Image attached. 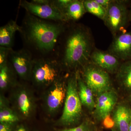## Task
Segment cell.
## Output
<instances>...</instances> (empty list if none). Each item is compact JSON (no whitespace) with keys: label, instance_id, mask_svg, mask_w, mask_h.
Here are the masks:
<instances>
[{"label":"cell","instance_id":"cell-1","mask_svg":"<svg viewBox=\"0 0 131 131\" xmlns=\"http://www.w3.org/2000/svg\"><path fill=\"white\" fill-rule=\"evenodd\" d=\"M67 23L43 19L26 12L20 32L24 48L34 58L56 57L59 39Z\"/></svg>","mask_w":131,"mask_h":131},{"label":"cell","instance_id":"cell-2","mask_svg":"<svg viewBox=\"0 0 131 131\" xmlns=\"http://www.w3.org/2000/svg\"><path fill=\"white\" fill-rule=\"evenodd\" d=\"M94 42L89 28L81 24L67 23L59 39L56 58L63 70H79L90 61Z\"/></svg>","mask_w":131,"mask_h":131},{"label":"cell","instance_id":"cell-3","mask_svg":"<svg viewBox=\"0 0 131 131\" xmlns=\"http://www.w3.org/2000/svg\"><path fill=\"white\" fill-rule=\"evenodd\" d=\"M77 71L71 72L67 76V93L63 110L61 117L56 121V125L68 127L81 122L82 105L78 94Z\"/></svg>","mask_w":131,"mask_h":131},{"label":"cell","instance_id":"cell-4","mask_svg":"<svg viewBox=\"0 0 131 131\" xmlns=\"http://www.w3.org/2000/svg\"><path fill=\"white\" fill-rule=\"evenodd\" d=\"M63 70L55 57L34 58L30 81L35 86L47 88L61 76Z\"/></svg>","mask_w":131,"mask_h":131},{"label":"cell","instance_id":"cell-5","mask_svg":"<svg viewBox=\"0 0 131 131\" xmlns=\"http://www.w3.org/2000/svg\"><path fill=\"white\" fill-rule=\"evenodd\" d=\"M8 99L11 107L21 120L29 119L35 114L37 108L35 96L25 84L19 82L11 89Z\"/></svg>","mask_w":131,"mask_h":131},{"label":"cell","instance_id":"cell-6","mask_svg":"<svg viewBox=\"0 0 131 131\" xmlns=\"http://www.w3.org/2000/svg\"><path fill=\"white\" fill-rule=\"evenodd\" d=\"M130 1L112 0L106 9L103 21L113 37L125 32V28L130 21L127 5Z\"/></svg>","mask_w":131,"mask_h":131},{"label":"cell","instance_id":"cell-7","mask_svg":"<svg viewBox=\"0 0 131 131\" xmlns=\"http://www.w3.org/2000/svg\"><path fill=\"white\" fill-rule=\"evenodd\" d=\"M84 82L96 96L113 89L109 74L90 61L79 70Z\"/></svg>","mask_w":131,"mask_h":131},{"label":"cell","instance_id":"cell-8","mask_svg":"<svg viewBox=\"0 0 131 131\" xmlns=\"http://www.w3.org/2000/svg\"><path fill=\"white\" fill-rule=\"evenodd\" d=\"M67 76L62 74L47 88L42 96V106L50 117L57 114L64 104L67 93Z\"/></svg>","mask_w":131,"mask_h":131},{"label":"cell","instance_id":"cell-9","mask_svg":"<svg viewBox=\"0 0 131 131\" xmlns=\"http://www.w3.org/2000/svg\"><path fill=\"white\" fill-rule=\"evenodd\" d=\"M19 6L27 13L39 18L66 22L62 14L52 5L51 0H20Z\"/></svg>","mask_w":131,"mask_h":131},{"label":"cell","instance_id":"cell-10","mask_svg":"<svg viewBox=\"0 0 131 131\" xmlns=\"http://www.w3.org/2000/svg\"><path fill=\"white\" fill-rule=\"evenodd\" d=\"M34 59L31 52L28 49L24 48L14 50L12 49L8 61L19 78L24 81H30Z\"/></svg>","mask_w":131,"mask_h":131},{"label":"cell","instance_id":"cell-11","mask_svg":"<svg viewBox=\"0 0 131 131\" xmlns=\"http://www.w3.org/2000/svg\"><path fill=\"white\" fill-rule=\"evenodd\" d=\"M118 100V94L113 89L97 96L93 110V115L95 120L102 122L105 117L112 114Z\"/></svg>","mask_w":131,"mask_h":131},{"label":"cell","instance_id":"cell-12","mask_svg":"<svg viewBox=\"0 0 131 131\" xmlns=\"http://www.w3.org/2000/svg\"><path fill=\"white\" fill-rule=\"evenodd\" d=\"M108 51L121 61L131 60V31L121 33L114 37Z\"/></svg>","mask_w":131,"mask_h":131},{"label":"cell","instance_id":"cell-13","mask_svg":"<svg viewBox=\"0 0 131 131\" xmlns=\"http://www.w3.org/2000/svg\"><path fill=\"white\" fill-rule=\"evenodd\" d=\"M90 61L109 74H116L121 64L119 59L108 51L95 48L91 53Z\"/></svg>","mask_w":131,"mask_h":131},{"label":"cell","instance_id":"cell-14","mask_svg":"<svg viewBox=\"0 0 131 131\" xmlns=\"http://www.w3.org/2000/svg\"><path fill=\"white\" fill-rule=\"evenodd\" d=\"M115 131H129L131 121V109L126 103L117 104L112 113Z\"/></svg>","mask_w":131,"mask_h":131},{"label":"cell","instance_id":"cell-15","mask_svg":"<svg viewBox=\"0 0 131 131\" xmlns=\"http://www.w3.org/2000/svg\"><path fill=\"white\" fill-rule=\"evenodd\" d=\"M18 75L12 64L7 62L0 66V90L1 93L12 89L19 83Z\"/></svg>","mask_w":131,"mask_h":131},{"label":"cell","instance_id":"cell-16","mask_svg":"<svg viewBox=\"0 0 131 131\" xmlns=\"http://www.w3.org/2000/svg\"><path fill=\"white\" fill-rule=\"evenodd\" d=\"M21 26L15 20H11L0 27V46L12 48L14 43L15 35L16 32H20Z\"/></svg>","mask_w":131,"mask_h":131},{"label":"cell","instance_id":"cell-17","mask_svg":"<svg viewBox=\"0 0 131 131\" xmlns=\"http://www.w3.org/2000/svg\"><path fill=\"white\" fill-rule=\"evenodd\" d=\"M77 84L78 94L82 105L90 110H93L95 105L94 95L83 80L79 70L77 71Z\"/></svg>","mask_w":131,"mask_h":131},{"label":"cell","instance_id":"cell-18","mask_svg":"<svg viewBox=\"0 0 131 131\" xmlns=\"http://www.w3.org/2000/svg\"><path fill=\"white\" fill-rule=\"evenodd\" d=\"M86 13L83 1L73 0L64 13V21L66 23L77 21Z\"/></svg>","mask_w":131,"mask_h":131},{"label":"cell","instance_id":"cell-19","mask_svg":"<svg viewBox=\"0 0 131 131\" xmlns=\"http://www.w3.org/2000/svg\"><path fill=\"white\" fill-rule=\"evenodd\" d=\"M116 74V79L121 87L131 91V60L121 63Z\"/></svg>","mask_w":131,"mask_h":131},{"label":"cell","instance_id":"cell-20","mask_svg":"<svg viewBox=\"0 0 131 131\" xmlns=\"http://www.w3.org/2000/svg\"><path fill=\"white\" fill-rule=\"evenodd\" d=\"M22 120L10 105L0 107V123L16 125Z\"/></svg>","mask_w":131,"mask_h":131},{"label":"cell","instance_id":"cell-21","mask_svg":"<svg viewBox=\"0 0 131 131\" xmlns=\"http://www.w3.org/2000/svg\"><path fill=\"white\" fill-rule=\"evenodd\" d=\"M83 1L87 13L93 15L103 20L106 15V9L102 7L95 0H83Z\"/></svg>","mask_w":131,"mask_h":131},{"label":"cell","instance_id":"cell-22","mask_svg":"<svg viewBox=\"0 0 131 131\" xmlns=\"http://www.w3.org/2000/svg\"><path fill=\"white\" fill-rule=\"evenodd\" d=\"M98 129L94 122L89 118H86L77 126L65 127L57 131H97Z\"/></svg>","mask_w":131,"mask_h":131},{"label":"cell","instance_id":"cell-23","mask_svg":"<svg viewBox=\"0 0 131 131\" xmlns=\"http://www.w3.org/2000/svg\"><path fill=\"white\" fill-rule=\"evenodd\" d=\"M73 0H51V4L62 14Z\"/></svg>","mask_w":131,"mask_h":131},{"label":"cell","instance_id":"cell-24","mask_svg":"<svg viewBox=\"0 0 131 131\" xmlns=\"http://www.w3.org/2000/svg\"><path fill=\"white\" fill-rule=\"evenodd\" d=\"M12 49L0 46V66L6 64L8 62L9 52Z\"/></svg>","mask_w":131,"mask_h":131},{"label":"cell","instance_id":"cell-25","mask_svg":"<svg viewBox=\"0 0 131 131\" xmlns=\"http://www.w3.org/2000/svg\"><path fill=\"white\" fill-rule=\"evenodd\" d=\"M102 126L104 128L107 129H114L115 123L112 114L107 115L102 121Z\"/></svg>","mask_w":131,"mask_h":131},{"label":"cell","instance_id":"cell-26","mask_svg":"<svg viewBox=\"0 0 131 131\" xmlns=\"http://www.w3.org/2000/svg\"><path fill=\"white\" fill-rule=\"evenodd\" d=\"M16 125L0 123V131H13Z\"/></svg>","mask_w":131,"mask_h":131},{"label":"cell","instance_id":"cell-27","mask_svg":"<svg viewBox=\"0 0 131 131\" xmlns=\"http://www.w3.org/2000/svg\"><path fill=\"white\" fill-rule=\"evenodd\" d=\"M102 7L107 9L112 0H95Z\"/></svg>","mask_w":131,"mask_h":131},{"label":"cell","instance_id":"cell-28","mask_svg":"<svg viewBox=\"0 0 131 131\" xmlns=\"http://www.w3.org/2000/svg\"><path fill=\"white\" fill-rule=\"evenodd\" d=\"M13 131H28V129L22 124L16 125Z\"/></svg>","mask_w":131,"mask_h":131},{"label":"cell","instance_id":"cell-29","mask_svg":"<svg viewBox=\"0 0 131 131\" xmlns=\"http://www.w3.org/2000/svg\"><path fill=\"white\" fill-rule=\"evenodd\" d=\"M129 7H130V9H129V20L131 21V1H130V3H129Z\"/></svg>","mask_w":131,"mask_h":131},{"label":"cell","instance_id":"cell-30","mask_svg":"<svg viewBox=\"0 0 131 131\" xmlns=\"http://www.w3.org/2000/svg\"><path fill=\"white\" fill-rule=\"evenodd\" d=\"M129 131H131V121L130 124V126H129Z\"/></svg>","mask_w":131,"mask_h":131},{"label":"cell","instance_id":"cell-31","mask_svg":"<svg viewBox=\"0 0 131 131\" xmlns=\"http://www.w3.org/2000/svg\"><path fill=\"white\" fill-rule=\"evenodd\" d=\"M97 131H102V130H101V129H98V130H97Z\"/></svg>","mask_w":131,"mask_h":131},{"label":"cell","instance_id":"cell-32","mask_svg":"<svg viewBox=\"0 0 131 131\" xmlns=\"http://www.w3.org/2000/svg\"><path fill=\"white\" fill-rule=\"evenodd\" d=\"M112 131H115V130L114 129H112Z\"/></svg>","mask_w":131,"mask_h":131},{"label":"cell","instance_id":"cell-33","mask_svg":"<svg viewBox=\"0 0 131 131\" xmlns=\"http://www.w3.org/2000/svg\"><path fill=\"white\" fill-rule=\"evenodd\" d=\"M130 99H131V94L130 95Z\"/></svg>","mask_w":131,"mask_h":131}]
</instances>
